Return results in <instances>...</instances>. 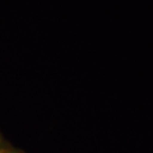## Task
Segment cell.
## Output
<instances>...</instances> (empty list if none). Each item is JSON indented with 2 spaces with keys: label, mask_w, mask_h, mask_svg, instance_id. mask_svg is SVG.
<instances>
[{
  "label": "cell",
  "mask_w": 153,
  "mask_h": 153,
  "mask_svg": "<svg viewBox=\"0 0 153 153\" xmlns=\"http://www.w3.org/2000/svg\"><path fill=\"white\" fill-rule=\"evenodd\" d=\"M0 153H25L23 151H19L17 148H13V147H8L5 144H3L0 147Z\"/></svg>",
  "instance_id": "1"
},
{
  "label": "cell",
  "mask_w": 153,
  "mask_h": 153,
  "mask_svg": "<svg viewBox=\"0 0 153 153\" xmlns=\"http://www.w3.org/2000/svg\"><path fill=\"white\" fill-rule=\"evenodd\" d=\"M3 144H4V140H3V138H1V137H0V147H1Z\"/></svg>",
  "instance_id": "2"
}]
</instances>
